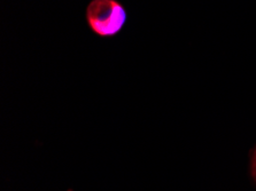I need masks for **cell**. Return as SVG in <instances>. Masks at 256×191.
I'll return each instance as SVG.
<instances>
[{
  "mask_svg": "<svg viewBox=\"0 0 256 191\" xmlns=\"http://www.w3.org/2000/svg\"><path fill=\"white\" fill-rule=\"evenodd\" d=\"M252 175H253V178L256 181V148L253 155V161H252Z\"/></svg>",
  "mask_w": 256,
  "mask_h": 191,
  "instance_id": "obj_2",
  "label": "cell"
},
{
  "mask_svg": "<svg viewBox=\"0 0 256 191\" xmlns=\"http://www.w3.org/2000/svg\"><path fill=\"white\" fill-rule=\"evenodd\" d=\"M88 25L102 37L114 36L126 21V13L116 0H92L86 9Z\"/></svg>",
  "mask_w": 256,
  "mask_h": 191,
  "instance_id": "obj_1",
  "label": "cell"
}]
</instances>
